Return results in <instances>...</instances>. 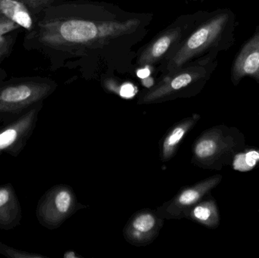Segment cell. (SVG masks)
<instances>
[{
	"label": "cell",
	"mask_w": 259,
	"mask_h": 258,
	"mask_svg": "<svg viewBox=\"0 0 259 258\" xmlns=\"http://www.w3.org/2000/svg\"><path fill=\"white\" fill-rule=\"evenodd\" d=\"M137 76H138L140 78L144 79L149 77V71L148 70L147 68H140V70L137 71Z\"/></svg>",
	"instance_id": "cell-22"
},
{
	"label": "cell",
	"mask_w": 259,
	"mask_h": 258,
	"mask_svg": "<svg viewBox=\"0 0 259 258\" xmlns=\"http://www.w3.org/2000/svg\"><path fill=\"white\" fill-rule=\"evenodd\" d=\"M226 15H220L207 21L187 37L183 36L171 53L162 62L163 74L179 71L219 37L227 22Z\"/></svg>",
	"instance_id": "cell-4"
},
{
	"label": "cell",
	"mask_w": 259,
	"mask_h": 258,
	"mask_svg": "<svg viewBox=\"0 0 259 258\" xmlns=\"http://www.w3.org/2000/svg\"><path fill=\"white\" fill-rule=\"evenodd\" d=\"M152 16L98 2L54 3L36 15L24 47L50 59L53 70L78 68L87 77L130 68L134 46L149 32Z\"/></svg>",
	"instance_id": "cell-1"
},
{
	"label": "cell",
	"mask_w": 259,
	"mask_h": 258,
	"mask_svg": "<svg viewBox=\"0 0 259 258\" xmlns=\"http://www.w3.org/2000/svg\"><path fill=\"white\" fill-rule=\"evenodd\" d=\"M231 165L234 171L240 172H247L258 168L259 148L246 145L236 154Z\"/></svg>",
	"instance_id": "cell-16"
},
{
	"label": "cell",
	"mask_w": 259,
	"mask_h": 258,
	"mask_svg": "<svg viewBox=\"0 0 259 258\" xmlns=\"http://www.w3.org/2000/svg\"><path fill=\"white\" fill-rule=\"evenodd\" d=\"M22 209L11 183L0 185V230H11L21 224Z\"/></svg>",
	"instance_id": "cell-12"
},
{
	"label": "cell",
	"mask_w": 259,
	"mask_h": 258,
	"mask_svg": "<svg viewBox=\"0 0 259 258\" xmlns=\"http://www.w3.org/2000/svg\"><path fill=\"white\" fill-rule=\"evenodd\" d=\"M27 6L30 12L35 15L51 5L54 4L57 0H20Z\"/></svg>",
	"instance_id": "cell-18"
},
{
	"label": "cell",
	"mask_w": 259,
	"mask_h": 258,
	"mask_svg": "<svg viewBox=\"0 0 259 258\" xmlns=\"http://www.w3.org/2000/svg\"><path fill=\"white\" fill-rule=\"evenodd\" d=\"M246 146V138L237 127L219 124L202 132L192 147L191 163L198 168L221 171L230 166Z\"/></svg>",
	"instance_id": "cell-2"
},
{
	"label": "cell",
	"mask_w": 259,
	"mask_h": 258,
	"mask_svg": "<svg viewBox=\"0 0 259 258\" xmlns=\"http://www.w3.org/2000/svg\"><path fill=\"white\" fill-rule=\"evenodd\" d=\"M20 27L18 24L9 18L4 16L0 17V39H3L6 35L12 32L18 30Z\"/></svg>",
	"instance_id": "cell-19"
},
{
	"label": "cell",
	"mask_w": 259,
	"mask_h": 258,
	"mask_svg": "<svg viewBox=\"0 0 259 258\" xmlns=\"http://www.w3.org/2000/svg\"><path fill=\"white\" fill-rule=\"evenodd\" d=\"M13 36L8 34L3 39H0V62L6 58L12 51L13 46Z\"/></svg>",
	"instance_id": "cell-20"
},
{
	"label": "cell",
	"mask_w": 259,
	"mask_h": 258,
	"mask_svg": "<svg viewBox=\"0 0 259 258\" xmlns=\"http://www.w3.org/2000/svg\"><path fill=\"white\" fill-rule=\"evenodd\" d=\"M184 218L211 230L217 229L221 222L220 212L217 202L212 196L208 197V195L186 210Z\"/></svg>",
	"instance_id": "cell-14"
},
{
	"label": "cell",
	"mask_w": 259,
	"mask_h": 258,
	"mask_svg": "<svg viewBox=\"0 0 259 258\" xmlns=\"http://www.w3.org/2000/svg\"><path fill=\"white\" fill-rule=\"evenodd\" d=\"M57 85L41 77L13 79L0 83V123L18 119L30 109L44 102Z\"/></svg>",
	"instance_id": "cell-3"
},
{
	"label": "cell",
	"mask_w": 259,
	"mask_h": 258,
	"mask_svg": "<svg viewBox=\"0 0 259 258\" xmlns=\"http://www.w3.org/2000/svg\"><path fill=\"white\" fill-rule=\"evenodd\" d=\"M258 214H259V210H258Z\"/></svg>",
	"instance_id": "cell-24"
},
{
	"label": "cell",
	"mask_w": 259,
	"mask_h": 258,
	"mask_svg": "<svg viewBox=\"0 0 259 258\" xmlns=\"http://www.w3.org/2000/svg\"><path fill=\"white\" fill-rule=\"evenodd\" d=\"M164 221L155 211L143 209L130 218L123 230V236L134 246H147L158 237Z\"/></svg>",
	"instance_id": "cell-10"
},
{
	"label": "cell",
	"mask_w": 259,
	"mask_h": 258,
	"mask_svg": "<svg viewBox=\"0 0 259 258\" xmlns=\"http://www.w3.org/2000/svg\"><path fill=\"white\" fill-rule=\"evenodd\" d=\"M187 21V19L178 20L155 38L139 55L136 65L140 68H147L163 62L184 36L188 27Z\"/></svg>",
	"instance_id": "cell-9"
},
{
	"label": "cell",
	"mask_w": 259,
	"mask_h": 258,
	"mask_svg": "<svg viewBox=\"0 0 259 258\" xmlns=\"http://www.w3.org/2000/svg\"><path fill=\"white\" fill-rule=\"evenodd\" d=\"M82 208L72 188L56 185L41 197L36 209V216L41 226L48 230L59 228L68 218Z\"/></svg>",
	"instance_id": "cell-5"
},
{
	"label": "cell",
	"mask_w": 259,
	"mask_h": 258,
	"mask_svg": "<svg viewBox=\"0 0 259 258\" xmlns=\"http://www.w3.org/2000/svg\"><path fill=\"white\" fill-rule=\"evenodd\" d=\"M0 254L9 258H47L36 253L21 251L13 247L9 246L0 241Z\"/></svg>",
	"instance_id": "cell-17"
},
{
	"label": "cell",
	"mask_w": 259,
	"mask_h": 258,
	"mask_svg": "<svg viewBox=\"0 0 259 258\" xmlns=\"http://www.w3.org/2000/svg\"><path fill=\"white\" fill-rule=\"evenodd\" d=\"M64 257L65 258H74L77 257L74 251H67L65 254H64Z\"/></svg>",
	"instance_id": "cell-23"
},
{
	"label": "cell",
	"mask_w": 259,
	"mask_h": 258,
	"mask_svg": "<svg viewBox=\"0 0 259 258\" xmlns=\"http://www.w3.org/2000/svg\"><path fill=\"white\" fill-rule=\"evenodd\" d=\"M205 72L196 68L184 67L164 77L141 95L138 104H155L195 93L196 83L202 81Z\"/></svg>",
	"instance_id": "cell-6"
},
{
	"label": "cell",
	"mask_w": 259,
	"mask_h": 258,
	"mask_svg": "<svg viewBox=\"0 0 259 258\" xmlns=\"http://www.w3.org/2000/svg\"><path fill=\"white\" fill-rule=\"evenodd\" d=\"M1 16L6 17L15 21L27 31L32 30L36 18L27 6L20 0H0Z\"/></svg>",
	"instance_id": "cell-15"
},
{
	"label": "cell",
	"mask_w": 259,
	"mask_h": 258,
	"mask_svg": "<svg viewBox=\"0 0 259 258\" xmlns=\"http://www.w3.org/2000/svg\"><path fill=\"white\" fill-rule=\"evenodd\" d=\"M42 106L44 102L39 103L18 119L0 127V154L19 156L36 128Z\"/></svg>",
	"instance_id": "cell-8"
},
{
	"label": "cell",
	"mask_w": 259,
	"mask_h": 258,
	"mask_svg": "<svg viewBox=\"0 0 259 258\" xmlns=\"http://www.w3.org/2000/svg\"><path fill=\"white\" fill-rule=\"evenodd\" d=\"M222 180L223 176L215 174L192 186L183 188L171 199L157 208L155 212L164 220L182 219L186 210L205 198L220 184Z\"/></svg>",
	"instance_id": "cell-7"
},
{
	"label": "cell",
	"mask_w": 259,
	"mask_h": 258,
	"mask_svg": "<svg viewBox=\"0 0 259 258\" xmlns=\"http://www.w3.org/2000/svg\"><path fill=\"white\" fill-rule=\"evenodd\" d=\"M200 119V115L193 114L192 116L181 120L167 130L159 144L161 162H167L175 157L187 133L193 130Z\"/></svg>",
	"instance_id": "cell-11"
},
{
	"label": "cell",
	"mask_w": 259,
	"mask_h": 258,
	"mask_svg": "<svg viewBox=\"0 0 259 258\" xmlns=\"http://www.w3.org/2000/svg\"><path fill=\"white\" fill-rule=\"evenodd\" d=\"M136 91H137V88H135L134 85L131 84V83H126V84L122 85L121 90L118 92V93L123 98H131L135 95Z\"/></svg>",
	"instance_id": "cell-21"
},
{
	"label": "cell",
	"mask_w": 259,
	"mask_h": 258,
	"mask_svg": "<svg viewBox=\"0 0 259 258\" xmlns=\"http://www.w3.org/2000/svg\"><path fill=\"white\" fill-rule=\"evenodd\" d=\"M245 76L259 78V33L245 45L236 60L233 71L234 84Z\"/></svg>",
	"instance_id": "cell-13"
}]
</instances>
